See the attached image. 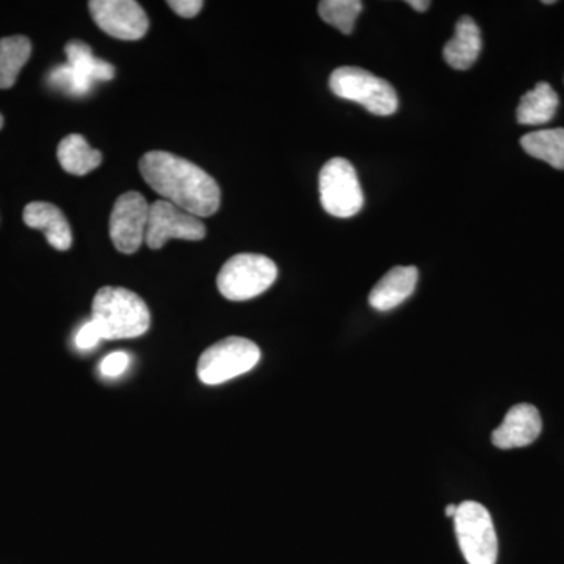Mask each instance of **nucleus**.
<instances>
[{"label": "nucleus", "mask_w": 564, "mask_h": 564, "mask_svg": "<svg viewBox=\"0 0 564 564\" xmlns=\"http://www.w3.org/2000/svg\"><path fill=\"white\" fill-rule=\"evenodd\" d=\"M140 173L165 202L195 217H212L220 207L221 192L217 182L187 159L151 151L141 158Z\"/></svg>", "instance_id": "obj_1"}, {"label": "nucleus", "mask_w": 564, "mask_h": 564, "mask_svg": "<svg viewBox=\"0 0 564 564\" xmlns=\"http://www.w3.org/2000/svg\"><path fill=\"white\" fill-rule=\"evenodd\" d=\"M91 322L102 340L133 339L150 329L151 313L137 293L107 285L93 300Z\"/></svg>", "instance_id": "obj_2"}, {"label": "nucleus", "mask_w": 564, "mask_h": 564, "mask_svg": "<svg viewBox=\"0 0 564 564\" xmlns=\"http://www.w3.org/2000/svg\"><path fill=\"white\" fill-rule=\"evenodd\" d=\"M329 88L337 98L361 104L364 109L378 117H389L399 109V98L389 82L356 66L333 70Z\"/></svg>", "instance_id": "obj_3"}, {"label": "nucleus", "mask_w": 564, "mask_h": 564, "mask_svg": "<svg viewBox=\"0 0 564 564\" xmlns=\"http://www.w3.org/2000/svg\"><path fill=\"white\" fill-rule=\"evenodd\" d=\"M278 267L262 254L232 256L218 273V291L231 302H247L272 288Z\"/></svg>", "instance_id": "obj_4"}, {"label": "nucleus", "mask_w": 564, "mask_h": 564, "mask_svg": "<svg viewBox=\"0 0 564 564\" xmlns=\"http://www.w3.org/2000/svg\"><path fill=\"white\" fill-rule=\"evenodd\" d=\"M455 532L469 564H496L499 555L496 527L484 505L466 500L456 508Z\"/></svg>", "instance_id": "obj_5"}, {"label": "nucleus", "mask_w": 564, "mask_h": 564, "mask_svg": "<svg viewBox=\"0 0 564 564\" xmlns=\"http://www.w3.org/2000/svg\"><path fill=\"white\" fill-rule=\"evenodd\" d=\"M261 361L258 345L245 337H226L203 352L198 361V378L215 386L250 372Z\"/></svg>", "instance_id": "obj_6"}, {"label": "nucleus", "mask_w": 564, "mask_h": 564, "mask_svg": "<svg viewBox=\"0 0 564 564\" xmlns=\"http://www.w3.org/2000/svg\"><path fill=\"white\" fill-rule=\"evenodd\" d=\"M68 63L57 66L50 74L52 87L70 96H85L96 82H109L115 77V68L93 55L91 47L82 41H69L65 47Z\"/></svg>", "instance_id": "obj_7"}, {"label": "nucleus", "mask_w": 564, "mask_h": 564, "mask_svg": "<svg viewBox=\"0 0 564 564\" xmlns=\"http://www.w3.org/2000/svg\"><path fill=\"white\" fill-rule=\"evenodd\" d=\"M323 209L336 218H350L361 212L364 193L355 166L343 158H334L323 165L321 177Z\"/></svg>", "instance_id": "obj_8"}, {"label": "nucleus", "mask_w": 564, "mask_h": 564, "mask_svg": "<svg viewBox=\"0 0 564 564\" xmlns=\"http://www.w3.org/2000/svg\"><path fill=\"white\" fill-rule=\"evenodd\" d=\"M206 226L195 215L180 209L174 204L161 199L150 206L144 242L151 250H161L170 239L203 240Z\"/></svg>", "instance_id": "obj_9"}, {"label": "nucleus", "mask_w": 564, "mask_h": 564, "mask_svg": "<svg viewBox=\"0 0 564 564\" xmlns=\"http://www.w3.org/2000/svg\"><path fill=\"white\" fill-rule=\"evenodd\" d=\"M150 204L139 192L122 193L110 215V239L118 251L133 254L147 236Z\"/></svg>", "instance_id": "obj_10"}, {"label": "nucleus", "mask_w": 564, "mask_h": 564, "mask_svg": "<svg viewBox=\"0 0 564 564\" xmlns=\"http://www.w3.org/2000/svg\"><path fill=\"white\" fill-rule=\"evenodd\" d=\"M88 9L96 25L113 39L137 41L150 29L148 14L133 0H91Z\"/></svg>", "instance_id": "obj_11"}, {"label": "nucleus", "mask_w": 564, "mask_h": 564, "mask_svg": "<svg viewBox=\"0 0 564 564\" xmlns=\"http://www.w3.org/2000/svg\"><path fill=\"white\" fill-rule=\"evenodd\" d=\"M543 430L540 411L533 404H516L505 415L499 429L494 430L492 444L497 448L525 447L538 440Z\"/></svg>", "instance_id": "obj_12"}, {"label": "nucleus", "mask_w": 564, "mask_h": 564, "mask_svg": "<svg viewBox=\"0 0 564 564\" xmlns=\"http://www.w3.org/2000/svg\"><path fill=\"white\" fill-rule=\"evenodd\" d=\"M417 280L419 272L415 267H395L389 270L370 292V306L381 313L400 306L413 295Z\"/></svg>", "instance_id": "obj_13"}, {"label": "nucleus", "mask_w": 564, "mask_h": 564, "mask_svg": "<svg viewBox=\"0 0 564 564\" xmlns=\"http://www.w3.org/2000/svg\"><path fill=\"white\" fill-rule=\"evenodd\" d=\"M24 223L32 229H39L46 236L55 250L66 251L73 245V232L65 214L51 203H31L24 209Z\"/></svg>", "instance_id": "obj_14"}, {"label": "nucleus", "mask_w": 564, "mask_h": 564, "mask_svg": "<svg viewBox=\"0 0 564 564\" xmlns=\"http://www.w3.org/2000/svg\"><path fill=\"white\" fill-rule=\"evenodd\" d=\"M481 51V33L477 22L470 17H463L456 22L454 39L444 46V58L452 68L469 69L477 62Z\"/></svg>", "instance_id": "obj_15"}, {"label": "nucleus", "mask_w": 564, "mask_h": 564, "mask_svg": "<svg viewBox=\"0 0 564 564\" xmlns=\"http://www.w3.org/2000/svg\"><path fill=\"white\" fill-rule=\"evenodd\" d=\"M556 109H558V95L547 82H540L532 91L522 96L516 117L521 124L541 126L555 117Z\"/></svg>", "instance_id": "obj_16"}, {"label": "nucleus", "mask_w": 564, "mask_h": 564, "mask_svg": "<svg viewBox=\"0 0 564 564\" xmlns=\"http://www.w3.org/2000/svg\"><path fill=\"white\" fill-rule=\"evenodd\" d=\"M57 158L62 169L74 176L91 173L102 163L101 152L93 150L79 133H70L61 141Z\"/></svg>", "instance_id": "obj_17"}, {"label": "nucleus", "mask_w": 564, "mask_h": 564, "mask_svg": "<svg viewBox=\"0 0 564 564\" xmlns=\"http://www.w3.org/2000/svg\"><path fill=\"white\" fill-rule=\"evenodd\" d=\"M32 54L31 40L22 35L0 40V90L11 88Z\"/></svg>", "instance_id": "obj_18"}, {"label": "nucleus", "mask_w": 564, "mask_h": 564, "mask_svg": "<svg viewBox=\"0 0 564 564\" xmlns=\"http://www.w3.org/2000/svg\"><path fill=\"white\" fill-rule=\"evenodd\" d=\"M521 144L532 158L540 159L556 170H564V129L527 133L522 137Z\"/></svg>", "instance_id": "obj_19"}, {"label": "nucleus", "mask_w": 564, "mask_h": 564, "mask_svg": "<svg viewBox=\"0 0 564 564\" xmlns=\"http://www.w3.org/2000/svg\"><path fill=\"white\" fill-rule=\"evenodd\" d=\"M362 9V2L359 0H323L318 3L322 20L345 35H350Z\"/></svg>", "instance_id": "obj_20"}, {"label": "nucleus", "mask_w": 564, "mask_h": 564, "mask_svg": "<svg viewBox=\"0 0 564 564\" xmlns=\"http://www.w3.org/2000/svg\"><path fill=\"white\" fill-rule=\"evenodd\" d=\"M129 366V355L124 351L111 352L106 356L101 362V373L104 377L115 378L120 377L121 373L126 372Z\"/></svg>", "instance_id": "obj_21"}, {"label": "nucleus", "mask_w": 564, "mask_h": 564, "mask_svg": "<svg viewBox=\"0 0 564 564\" xmlns=\"http://www.w3.org/2000/svg\"><path fill=\"white\" fill-rule=\"evenodd\" d=\"M101 340L102 336L101 333H99L98 326L90 321L84 323L79 333H77L76 347L79 348V350H91V348H95Z\"/></svg>", "instance_id": "obj_22"}, {"label": "nucleus", "mask_w": 564, "mask_h": 564, "mask_svg": "<svg viewBox=\"0 0 564 564\" xmlns=\"http://www.w3.org/2000/svg\"><path fill=\"white\" fill-rule=\"evenodd\" d=\"M203 6V0H170L169 2L170 9L185 20L195 18L202 11Z\"/></svg>", "instance_id": "obj_23"}, {"label": "nucleus", "mask_w": 564, "mask_h": 564, "mask_svg": "<svg viewBox=\"0 0 564 564\" xmlns=\"http://www.w3.org/2000/svg\"><path fill=\"white\" fill-rule=\"evenodd\" d=\"M408 3H410V6L413 7L415 11H421V13L429 10L430 7L429 0H410Z\"/></svg>", "instance_id": "obj_24"}, {"label": "nucleus", "mask_w": 564, "mask_h": 564, "mask_svg": "<svg viewBox=\"0 0 564 564\" xmlns=\"http://www.w3.org/2000/svg\"><path fill=\"white\" fill-rule=\"evenodd\" d=\"M456 508H458V505H447V508H445V514H447L448 518H455Z\"/></svg>", "instance_id": "obj_25"}, {"label": "nucleus", "mask_w": 564, "mask_h": 564, "mask_svg": "<svg viewBox=\"0 0 564 564\" xmlns=\"http://www.w3.org/2000/svg\"><path fill=\"white\" fill-rule=\"evenodd\" d=\"M3 128V117H2V113H0V129Z\"/></svg>", "instance_id": "obj_26"}]
</instances>
